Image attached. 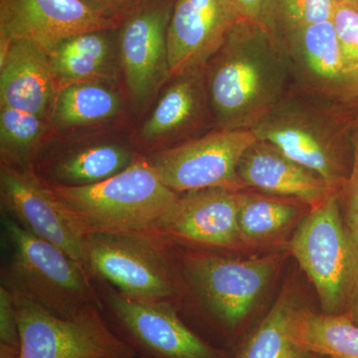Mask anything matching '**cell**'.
<instances>
[{"label": "cell", "instance_id": "cell-27", "mask_svg": "<svg viewBox=\"0 0 358 358\" xmlns=\"http://www.w3.org/2000/svg\"><path fill=\"white\" fill-rule=\"evenodd\" d=\"M336 0H264L261 26L280 40L305 26L331 20Z\"/></svg>", "mask_w": 358, "mask_h": 358}, {"label": "cell", "instance_id": "cell-31", "mask_svg": "<svg viewBox=\"0 0 358 358\" xmlns=\"http://www.w3.org/2000/svg\"><path fill=\"white\" fill-rule=\"evenodd\" d=\"M244 20L261 25L264 0H230Z\"/></svg>", "mask_w": 358, "mask_h": 358}, {"label": "cell", "instance_id": "cell-23", "mask_svg": "<svg viewBox=\"0 0 358 358\" xmlns=\"http://www.w3.org/2000/svg\"><path fill=\"white\" fill-rule=\"evenodd\" d=\"M294 338L306 352L331 358H358V326L348 313L327 315L296 308Z\"/></svg>", "mask_w": 358, "mask_h": 358}, {"label": "cell", "instance_id": "cell-19", "mask_svg": "<svg viewBox=\"0 0 358 358\" xmlns=\"http://www.w3.org/2000/svg\"><path fill=\"white\" fill-rule=\"evenodd\" d=\"M138 155L117 143L98 141L43 157L33 171L47 185H96L126 171Z\"/></svg>", "mask_w": 358, "mask_h": 358}, {"label": "cell", "instance_id": "cell-13", "mask_svg": "<svg viewBox=\"0 0 358 358\" xmlns=\"http://www.w3.org/2000/svg\"><path fill=\"white\" fill-rule=\"evenodd\" d=\"M242 190L210 187L183 192L162 219L155 235L171 243L225 249L241 246L244 240L238 215Z\"/></svg>", "mask_w": 358, "mask_h": 358}, {"label": "cell", "instance_id": "cell-3", "mask_svg": "<svg viewBox=\"0 0 358 358\" xmlns=\"http://www.w3.org/2000/svg\"><path fill=\"white\" fill-rule=\"evenodd\" d=\"M1 250L0 286L14 298L62 319L91 306L102 307L93 279L82 264L2 212Z\"/></svg>", "mask_w": 358, "mask_h": 358}, {"label": "cell", "instance_id": "cell-21", "mask_svg": "<svg viewBox=\"0 0 358 358\" xmlns=\"http://www.w3.org/2000/svg\"><path fill=\"white\" fill-rule=\"evenodd\" d=\"M103 32L76 35L47 53L58 89L75 83L108 84L114 79L115 54Z\"/></svg>", "mask_w": 358, "mask_h": 358}, {"label": "cell", "instance_id": "cell-33", "mask_svg": "<svg viewBox=\"0 0 358 358\" xmlns=\"http://www.w3.org/2000/svg\"><path fill=\"white\" fill-rule=\"evenodd\" d=\"M346 313H348L352 322L358 326V284L357 289H355V294H353L352 303H350L348 312Z\"/></svg>", "mask_w": 358, "mask_h": 358}, {"label": "cell", "instance_id": "cell-24", "mask_svg": "<svg viewBox=\"0 0 358 358\" xmlns=\"http://www.w3.org/2000/svg\"><path fill=\"white\" fill-rule=\"evenodd\" d=\"M298 308L291 294H281L237 358H310L294 338V317Z\"/></svg>", "mask_w": 358, "mask_h": 358}, {"label": "cell", "instance_id": "cell-34", "mask_svg": "<svg viewBox=\"0 0 358 358\" xmlns=\"http://www.w3.org/2000/svg\"><path fill=\"white\" fill-rule=\"evenodd\" d=\"M343 1L350 2V3L357 4L358 0H343Z\"/></svg>", "mask_w": 358, "mask_h": 358}, {"label": "cell", "instance_id": "cell-18", "mask_svg": "<svg viewBox=\"0 0 358 358\" xmlns=\"http://www.w3.org/2000/svg\"><path fill=\"white\" fill-rule=\"evenodd\" d=\"M57 92L46 52L25 41L0 47V107L49 119Z\"/></svg>", "mask_w": 358, "mask_h": 358}, {"label": "cell", "instance_id": "cell-35", "mask_svg": "<svg viewBox=\"0 0 358 358\" xmlns=\"http://www.w3.org/2000/svg\"><path fill=\"white\" fill-rule=\"evenodd\" d=\"M310 358H322V357H320V355H317V357H310Z\"/></svg>", "mask_w": 358, "mask_h": 358}, {"label": "cell", "instance_id": "cell-32", "mask_svg": "<svg viewBox=\"0 0 358 358\" xmlns=\"http://www.w3.org/2000/svg\"><path fill=\"white\" fill-rule=\"evenodd\" d=\"M86 1L117 16L127 9H131V7L143 3L145 0H86Z\"/></svg>", "mask_w": 358, "mask_h": 358}, {"label": "cell", "instance_id": "cell-1", "mask_svg": "<svg viewBox=\"0 0 358 358\" xmlns=\"http://www.w3.org/2000/svg\"><path fill=\"white\" fill-rule=\"evenodd\" d=\"M207 98L218 129H253L288 95V60L262 26L242 20L205 67Z\"/></svg>", "mask_w": 358, "mask_h": 358}, {"label": "cell", "instance_id": "cell-12", "mask_svg": "<svg viewBox=\"0 0 358 358\" xmlns=\"http://www.w3.org/2000/svg\"><path fill=\"white\" fill-rule=\"evenodd\" d=\"M117 24V16L86 0H0V47L25 41L49 53L71 37Z\"/></svg>", "mask_w": 358, "mask_h": 358}, {"label": "cell", "instance_id": "cell-17", "mask_svg": "<svg viewBox=\"0 0 358 358\" xmlns=\"http://www.w3.org/2000/svg\"><path fill=\"white\" fill-rule=\"evenodd\" d=\"M242 187L298 200L310 208L341 193L310 169L289 159L266 141L258 140L244 152L238 166Z\"/></svg>", "mask_w": 358, "mask_h": 358}, {"label": "cell", "instance_id": "cell-14", "mask_svg": "<svg viewBox=\"0 0 358 358\" xmlns=\"http://www.w3.org/2000/svg\"><path fill=\"white\" fill-rule=\"evenodd\" d=\"M0 199L2 213L83 265V237L72 227L50 188L33 169L1 162Z\"/></svg>", "mask_w": 358, "mask_h": 358}, {"label": "cell", "instance_id": "cell-7", "mask_svg": "<svg viewBox=\"0 0 358 358\" xmlns=\"http://www.w3.org/2000/svg\"><path fill=\"white\" fill-rule=\"evenodd\" d=\"M13 298L20 350L0 348V358H138L113 331L100 306L62 319L30 301Z\"/></svg>", "mask_w": 358, "mask_h": 358}, {"label": "cell", "instance_id": "cell-4", "mask_svg": "<svg viewBox=\"0 0 358 358\" xmlns=\"http://www.w3.org/2000/svg\"><path fill=\"white\" fill-rule=\"evenodd\" d=\"M253 131L258 140L317 174L334 189H345L350 171L348 127L333 107L288 94Z\"/></svg>", "mask_w": 358, "mask_h": 358}, {"label": "cell", "instance_id": "cell-8", "mask_svg": "<svg viewBox=\"0 0 358 358\" xmlns=\"http://www.w3.org/2000/svg\"><path fill=\"white\" fill-rule=\"evenodd\" d=\"M281 255L231 258L206 252L183 256V279L219 324L233 329L251 312L281 263Z\"/></svg>", "mask_w": 358, "mask_h": 358}, {"label": "cell", "instance_id": "cell-5", "mask_svg": "<svg viewBox=\"0 0 358 358\" xmlns=\"http://www.w3.org/2000/svg\"><path fill=\"white\" fill-rule=\"evenodd\" d=\"M338 200L336 193L310 209L289 245L327 315L348 313L358 284V233L346 225Z\"/></svg>", "mask_w": 358, "mask_h": 358}, {"label": "cell", "instance_id": "cell-25", "mask_svg": "<svg viewBox=\"0 0 358 358\" xmlns=\"http://www.w3.org/2000/svg\"><path fill=\"white\" fill-rule=\"evenodd\" d=\"M303 206L308 205L287 197L242 190L238 221L244 242L265 241L282 234L300 219Z\"/></svg>", "mask_w": 358, "mask_h": 358}, {"label": "cell", "instance_id": "cell-20", "mask_svg": "<svg viewBox=\"0 0 358 358\" xmlns=\"http://www.w3.org/2000/svg\"><path fill=\"white\" fill-rule=\"evenodd\" d=\"M173 79L141 129L145 145L171 140L199 121L205 108L209 109L205 68Z\"/></svg>", "mask_w": 358, "mask_h": 358}, {"label": "cell", "instance_id": "cell-36", "mask_svg": "<svg viewBox=\"0 0 358 358\" xmlns=\"http://www.w3.org/2000/svg\"><path fill=\"white\" fill-rule=\"evenodd\" d=\"M355 6H357L358 7V1L357 2V4H355Z\"/></svg>", "mask_w": 358, "mask_h": 358}, {"label": "cell", "instance_id": "cell-29", "mask_svg": "<svg viewBox=\"0 0 358 358\" xmlns=\"http://www.w3.org/2000/svg\"><path fill=\"white\" fill-rule=\"evenodd\" d=\"M0 348L20 350V334L13 296L0 286Z\"/></svg>", "mask_w": 358, "mask_h": 358}, {"label": "cell", "instance_id": "cell-22", "mask_svg": "<svg viewBox=\"0 0 358 358\" xmlns=\"http://www.w3.org/2000/svg\"><path fill=\"white\" fill-rule=\"evenodd\" d=\"M121 108V98L106 84H70L58 89L49 119L58 129L81 128L109 121Z\"/></svg>", "mask_w": 358, "mask_h": 358}, {"label": "cell", "instance_id": "cell-16", "mask_svg": "<svg viewBox=\"0 0 358 358\" xmlns=\"http://www.w3.org/2000/svg\"><path fill=\"white\" fill-rule=\"evenodd\" d=\"M173 6L169 2L134 13L120 35V60L129 94L145 105L171 77L167 29Z\"/></svg>", "mask_w": 358, "mask_h": 358}, {"label": "cell", "instance_id": "cell-11", "mask_svg": "<svg viewBox=\"0 0 358 358\" xmlns=\"http://www.w3.org/2000/svg\"><path fill=\"white\" fill-rule=\"evenodd\" d=\"M277 42L303 96L329 107L358 99V80L343 57L333 21L305 26Z\"/></svg>", "mask_w": 358, "mask_h": 358}, {"label": "cell", "instance_id": "cell-2", "mask_svg": "<svg viewBox=\"0 0 358 358\" xmlns=\"http://www.w3.org/2000/svg\"><path fill=\"white\" fill-rule=\"evenodd\" d=\"M75 231L92 234H155L178 199L138 155L126 171L96 185H48Z\"/></svg>", "mask_w": 358, "mask_h": 358}, {"label": "cell", "instance_id": "cell-15", "mask_svg": "<svg viewBox=\"0 0 358 358\" xmlns=\"http://www.w3.org/2000/svg\"><path fill=\"white\" fill-rule=\"evenodd\" d=\"M242 20L230 0H176L167 29L171 77L204 69Z\"/></svg>", "mask_w": 358, "mask_h": 358}, {"label": "cell", "instance_id": "cell-9", "mask_svg": "<svg viewBox=\"0 0 358 358\" xmlns=\"http://www.w3.org/2000/svg\"><path fill=\"white\" fill-rule=\"evenodd\" d=\"M93 281L110 327L138 358H222L186 326L173 303L134 300Z\"/></svg>", "mask_w": 358, "mask_h": 358}, {"label": "cell", "instance_id": "cell-26", "mask_svg": "<svg viewBox=\"0 0 358 358\" xmlns=\"http://www.w3.org/2000/svg\"><path fill=\"white\" fill-rule=\"evenodd\" d=\"M47 127L45 119L38 115L0 107L2 164L33 169L43 145Z\"/></svg>", "mask_w": 358, "mask_h": 358}, {"label": "cell", "instance_id": "cell-6", "mask_svg": "<svg viewBox=\"0 0 358 358\" xmlns=\"http://www.w3.org/2000/svg\"><path fill=\"white\" fill-rule=\"evenodd\" d=\"M83 265L92 279L134 300L174 305L180 294L171 245L157 235H87Z\"/></svg>", "mask_w": 358, "mask_h": 358}, {"label": "cell", "instance_id": "cell-10", "mask_svg": "<svg viewBox=\"0 0 358 358\" xmlns=\"http://www.w3.org/2000/svg\"><path fill=\"white\" fill-rule=\"evenodd\" d=\"M258 141L253 129H218L147 155L162 182L176 193L210 187L244 189L238 166Z\"/></svg>", "mask_w": 358, "mask_h": 358}, {"label": "cell", "instance_id": "cell-28", "mask_svg": "<svg viewBox=\"0 0 358 358\" xmlns=\"http://www.w3.org/2000/svg\"><path fill=\"white\" fill-rule=\"evenodd\" d=\"M331 21L343 57L358 80V7L336 0Z\"/></svg>", "mask_w": 358, "mask_h": 358}, {"label": "cell", "instance_id": "cell-30", "mask_svg": "<svg viewBox=\"0 0 358 358\" xmlns=\"http://www.w3.org/2000/svg\"><path fill=\"white\" fill-rule=\"evenodd\" d=\"M345 221L346 225L358 233V133L353 143L352 164L345 186Z\"/></svg>", "mask_w": 358, "mask_h": 358}]
</instances>
